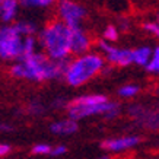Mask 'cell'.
<instances>
[{
    "instance_id": "cell-17",
    "label": "cell",
    "mask_w": 159,
    "mask_h": 159,
    "mask_svg": "<svg viewBox=\"0 0 159 159\" xmlns=\"http://www.w3.org/2000/svg\"><path fill=\"white\" fill-rule=\"evenodd\" d=\"M146 70L149 73H158L159 72V47H155V50L152 51L149 61L146 63Z\"/></svg>"
},
{
    "instance_id": "cell-12",
    "label": "cell",
    "mask_w": 159,
    "mask_h": 159,
    "mask_svg": "<svg viewBox=\"0 0 159 159\" xmlns=\"http://www.w3.org/2000/svg\"><path fill=\"white\" fill-rule=\"evenodd\" d=\"M79 125H77V121L72 120V118H66V120H60L56 121L53 124L50 125V130L53 131L54 134L58 136H69L76 133Z\"/></svg>"
},
{
    "instance_id": "cell-10",
    "label": "cell",
    "mask_w": 159,
    "mask_h": 159,
    "mask_svg": "<svg viewBox=\"0 0 159 159\" xmlns=\"http://www.w3.org/2000/svg\"><path fill=\"white\" fill-rule=\"evenodd\" d=\"M142 139L139 136H124L117 139H107L101 143V148L108 152H124V150L133 149L139 145Z\"/></svg>"
},
{
    "instance_id": "cell-16",
    "label": "cell",
    "mask_w": 159,
    "mask_h": 159,
    "mask_svg": "<svg viewBox=\"0 0 159 159\" xmlns=\"http://www.w3.org/2000/svg\"><path fill=\"white\" fill-rule=\"evenodd\" d=\"M140 92V86L139 85H134V83H129V85H124L118 89V95L121 98H134L137 93Z\"/></svg>"
},
{
    "instance_id": "cell-11",
    "label": "cell",
    "mask_w": 159,
    "mask_h": 159,
    "mask_svg": "<svg viewBox=\"0 0 159 159\" xmlns=\"http://www.w3.org/2000/svg\"><path fill=\"white\" fill-rule=\"evenodd\" d=\"M19 12V0H0V22L10 25Z\"/></svg>"
},
{
    "instance_id": "cell-22",
    "label": "cell",
    "mask_w": 159,
    "mask_h": 159,
    "mask_svg": "<svg viewBox=\"0 0 159 159\" xmlns=\"http://www.w3.org/2000/svg\"><path fill=\"white\" fill-rule=\"evenodd\" d=\"M45 108L43 107V104H39V102H31L28 107V112L29 114H34V116H38V114H43Z\"/></svg>"
},
{
    "instance_id": "cell-5",
    "label": "cell",
    "mask_w": 159,
    "mask_h": 159,
    "mask_svg": "<svg viewBox=\"0 0 159 159\" xmlns=\"http://www.w3.org/2000/svg\"><path fill=\"white\" fill-rule=\"evenodd\" d=\"M66 108H67L69 118H72L75 121L92 116H104L108 120H112L121 111L120 104L114 101H105L101 104H95V105H72L67 102Z\"/></svg>"
},
{
    "instance_id": "cell-25",
    "label": "cell",
    "mask_w": 159,
    "mask_h": 159,
    "mask_svg": "<svg viewBox=\"0 0 159 159\" xmlns=\"http://www.w3.org/2000/svg\"><path fill=\"white\" fill-rule=\"evenodd\" d=\"M12 152V148L6 143H0V158H3L6 155H9Z\"/></svg>"
},
{
    "instance_id": "cell-19",
    "label": "cell",
    "mask_w": 159,
    "mask_h": 159,
    "mask_svg": "<svg viewBox=\"0 0 159 159\" xmlns=\"http://www.w3.org/2000/svg\"><path fill=\"white\" fill-rule=\"evenodd\" d=\"M102 37H104V41H107V43H114V41L118 39V29H117L114 25H108V26L104 29Z\"/></svg>"
},
{
    "instance_id": "cell-23",
    "label": "cell",
    "mask_w": 159,
    "mask_h": 159,
    "mask_svg": "<svg viewBox=\"0 0 159 159\" xmlns=\"http://www.w3.org/2000/svg\"><path fill=\"white\" fill-rule=\"evenodd\" d=\"M67 152V148L64 145H58L56 146V148H51V152H50V155L51 156H61V155H64Z\"/></svg>"
},
{
    "instance_id": "cell-7",
    "label": "cell",
    "mask_w": 159,
    "mask_h": 159,
    "mask_svg": "<svg viewBox=\"0 0 159 159\" xmlns=\"http://www.w3.org/2000/svg\"><path fill=\"white\" fill-rule=\"evenodd\" d=\"M98 48L104 54V60L110 63L111 66H120L125 67L130 66L133 63V56H131V50L127 48H117L110 43H107L104 39L98 41Z\"/></svg>"
},
{
    "instance_id": "cell-28",
    "label": "cell",
    "mask_w": 159,
    "mask_h": 159,
    "mask_svg": "<svg viewBox=\"0 0 159 159\" xmlns=\"http://www.w3.org/2000/svg\"><path fill=\"white\" fill-rule=\"evenodd\" d=\"M101 159H108V156H102V158Z\"/></svg>"
},
{
    "instance_id": "cell-24",
    "label": "cell",
    "mask_w": 159,
    "mask_h": 159,
    "mask_svg": "<svg viewBox=\"0 0 159 159\" xmlns=\"http://www.w3.org/2000/svg\"><path fill=\"white\" fill-rule=\"evenodd\" d=\"M118 24H120V29L121 31H129V29H130V20L127 19V18H120V19H118Z\"/></svg>"
},
{
    "instance_id": "cell-9",
    "label": "cell",
    "mask_w": 159,
    "mask_h": 159,
    "mask_svg": "<svg viewBox=\"0 0 159 159\" xmlns=\"http://www.w3.org/2000/svg\"><path fill=\"white\" fill-rule=\"evenodd\" d=\"M129 112L137 123L143 124L150 130H156L158 129V112L156 111L136 104V105H131L129 108Z\"/></svg>"
},
{
    "instance_id": "cell-6",
    "label": "cell",
    "mask_w": 159,
    "mask_h": 159,
    "mask_svg": "<svg viewBox=\"0 0 159 159\" xmlns=\"http://www.w3.org/2000/svg\"><path fill=\"white\" fill-rule=\"evenodd\" d=\"M57 13L63 24L69 28H79L86 18V9L73 0H58Z\"/></svg>"
},
{
    "instance_id": "cell-14",
    "label": "cell",
    "mask_w": 159,
    "mask_h": 159,
    "mask_svg": "<svg viewBox=\"0 0 159 159\" xmlns=\"http://www.w3.org/2000/svg\"><path fill=\"white\" fill-rule=\"evenodd\" d=\"M152 51H153V50L150 48V47H148V45H143V47L131 50L133 63L137 64V66H146V63L149 61L150 56H152Z\"/></svg>"
},
{
    "instance_id": "cell-26",
    "label": "cell",
    "mask_w": 159,
    "mask_h": 159,
    "mask_svg": "<svg viewBox=\"0 0 159 159\" xmlns=\"http://www.w3.org/2000/svg\"><path fill=\"white\" fill-rule=\"evenodd\" d=\"M66 105H67V102L64 101L63 98H57V99L53 102V107H54V108H61V107H66Z\"/></svg>"
},
{
    "instance_id": "cell-13",
    "label": "cell",
    "mask_w": 159,
    "mask_h": 159,
    "mask_svg": "<svg viewBox=\"0 0 159 159\" xmlns=\"http://www.w3.org/2000/svg\"><path fill=\"white\" fill-rule=\"evenodd\" d=\"M108 101V98L105 95H99V93H92V95H82L77 97L72 101H69V104L72 105H95V104H101V102Z\"/></svg>"
},
{
    "instance_id": "cell-18",
    "label": "cell",
    "mask_w": 159,
    "mask_h": 159,
    "mask_svg": "<svg viewBox=\"0 0 159 159\" xmlns=\"http://www.w3.org/2000/svg\"><path fill=\"white\" fill-rule=\"evenodd\" d=\"M56 2V0H19V5L25 6V7H48Z\"/></svg>"
},
{
    "instance_id": "cell-15",
    "label": "cell",
    "mask_w": 159,
    "mask_h": 159,
    "mask_svg": "<svg viewBox=\"0 0 159 159\" xmlns=\"http://www.w3.org/2000/svg\"><path fill=\"white\" fill-rule=\"evenodd\" d=\"M13 26L22 37H35L38 32V26L32 20H18L13 24Z\"/></svg>"
},
{
    "instance_id": "cell-8",
    "label": "cell",
    "mask_w": 159,
    "mask_h": 159,
    "mask_svg": "<svg viewBox=\"0 0 159 159\" xmlns=\"http://www.w3.org/2000/svg\"><path fill=\"white\" fill-rule=\"evenodd\" d=\"M91 48V38L85 32L82 26L70 29V54L82 56L85 53H89Z\"/></svg>"
},
{
    "instance_id": "cell-3",
    "label": "cell",
    "mask_w": 159,
    "mask_h": 159,
    "mask_svg": "<svg viewBox=\"0 0 159 159\" xmlns=\"http://www.w3.org/2000/svg\"><path fill=\"white\" fill-rule=\"evenodd\" d=\"M38 41L44 54L53 60H63L70 56V28L61 20H53L39 32Z\"/></svg>"
},
{
    "instance_id": "cell-1",
    "label": "cell",
    "mask_w": 159,
    "mask_h": 159,
    "mask_svg": "<svg viewBox=\"0 0 159 159\" xmlns=\"http://www.w3.org/2000/svg\"><path fill=\"white\" fill-rule=\"evenodd\" d=\"M69 58L53 60L44 53L35 51L28 57L15 61L10 67V75L18 79H26L32 82H47V80H58L64 77Z\"/></svg>"
},
{
    "instance_id": "cell-20",
    "label": "cell",
    "mask_w": 159,
    "mask_h": 159,
    "mask_svg": "<svg viewBox=\"0 0 159 159\" xmlns=\"http://www.w3.org/2000/svg\"><path fill=\"white\" fill-rule=\"evenodd\" d=\"M142 28L145 29L146 32H149L150 35H155V37H158L159 35V24L158 22H153V20L145 22V24L142 25Z\"/></svg>"
},
{
    "instance_id": "cell-21",
    "label": "cell",
    "mask_w": 159,
    "mask_h": 159,
    "mask_svg": "<svg viewBox=\"0 0 159 159\" xmlns=\"http://www.w3.org/2000/svg\"><path fill=\"white\" fill-rule=\"evenodd\" d=\"M51 152V146L47 143H38L32 148V153L34 155H50Z\"/></svg>"
},
{
    "instance_id": "cell-27",
    "label": "cell",
    "mask_w": 159,
    "mask_h": 159,
    "mask_svg": "<svg viewBox=\"0 0 159 159\" xmlns=\"http://www.w3.org/2000/svg\"><path fill=\"white\" fill-rule=\"evenodd\" d=\"M13 127L9 124H5V123H0V131H12Z\"/></svg>"
},
{
    "instance_id": "cell-2",
    "label": "cell",
    "mask_w": 159,
    "mask_h": 159,
    "mask_svg": "<svg viewBox=\"0 0 159 159\" xmlns=\"http://www.w3.org/2000/svg\"><path fill=\"white\" fill-rule=\"evenodd\" d=\"M35 37H22L13 25L0 26V58L5 61H19L37 51Z\"/></svg>"
},
{
    "instance_id": "cell-4",
    "label": "cell",
    "mask_w": 159,
    "mask_h": 159,
    "mask_svg": "<svg viewBox=\"0 0 159 159\" xmlns=\"http://www.w3.org/2000/svg\"><path fill=\"white\" fill-rule=\"evenodd\" d=\"M104 66H105V60L101 54L85 53L82 56H77L72 61L69 60L64 79L73 88L82 86L92 80L97 75H99Z\"/></svg>"
}]
</instances>
